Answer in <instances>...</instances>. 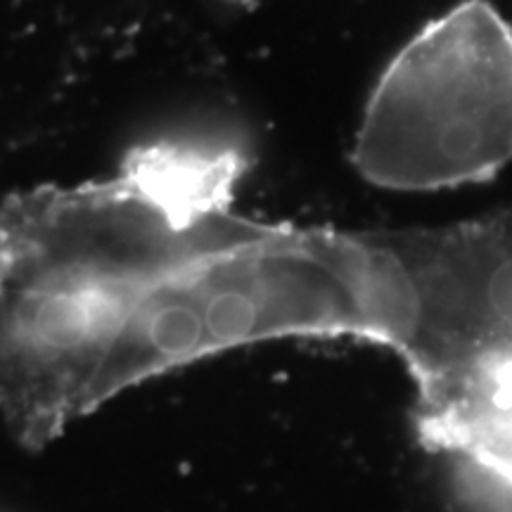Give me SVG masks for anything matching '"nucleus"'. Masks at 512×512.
<instances>
[{"label":"nucleus","instance_id":"obj_3","mask_svg":"<svg viewBox=\"0 0 512 512\" xmlns=\"http://www.w3.org/2000/svg\"><path fill=\"white\" fill-rule=\"evenodd\" d=\"M223 3L235 5V8H256V5H261L264 0H223Z\"/></svg>","mask_w":512,"mask_h":512},{"label":"nucleus","instance_id":"obj_2","mask_svg":"<svg viewBox=\"0 0 512 512\" xmlns=\"http://www.w3.org/2000/svg\"><path fill=\"white\" fill-rule=\"evenodd\" d=\"M351 162L384 190L432 192L512 162V24L486 0L427 22L389 60L363 107Z\"/></svg>","mask_w":512,"mask_h":512},{"label":"nucleus","instance_id":"obj_1","mask_svg":"<svg viewBox=\"0 0 512 512\" xmlns=\"http://www.w3.org/2000/svg\"><path fill=\"white\" fill-rule=\"evenodd\" d=\"M245 147H133L114 176L0 200V422L31 451L152 377L304 337L302 226L233 207Z\"/></svg>","mask_w":512,"mask_h":512}]
</instances>
